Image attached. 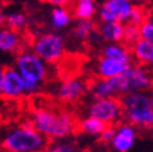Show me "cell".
<instances>
[{
	"label": "cell",
	"instance_id": "2",
	"mask_svg": "<svg viewBox=\"0 0 153 152\" xmlns=\"http://www.w3.org/2000/svg\"><path fill=\"white\" fill-rule=\"evenodd\" d=\"M49 140L29 122L6 129L0 135V147L9 152H39L46 150Z\"/></svg>",
	"mask_w": 153,
	"mask_h": 152
},
{
	"label": "cell",
	"instance_id": "14",
	"mask_svg": "<svg viewBox=\"0 0 153 152\" xmlns=\"http://www.w3.org/2000/svg\"><path fill=\"white\" fill-rule=\"evenodd\" d=\"M23 46V37L21 32H17L6 27H0V51L3 52H17Z\"/></svg>",
	"mask_w": 153,
	"mask_h": 152
},
{
	"label": "cell",
	"instance_id": "16",
	"mask_svg": "<svg viewBox=\"0 0 153 152\" xmlns=\"http://www.w3.org/2000/svg\"><path fill=\"white\" fill-rule=\"evenodd\" d=\"M132 57L137 63L145 66H153V43L140 39L130 45Z\"/></svg>",
	"mask_w": 153,
	"mask_h": 152
},
{
	"label": "cell",
	"instance_id": "28",
	"mask_svg": "<svg viewBox=\"0 0 153 152\" xmlns=\"http://www.w3.org/2000/svg\"><path fill=\"white\" fill-rule=\"evenodd\" d=\"M114 133H116V125H106L103 131L100 134L99 139L103 144H109L114 136Z\"/></svg>",
	"mask_w": 153,
	"mask_h": 152
},
{
	"label": "cell",
	"instance_id": "33",
	"mask_svg": "<svg viewBox=\"0 0 153 152\" xmlns=\"http://www.w3.org/2000/svg\"><path fill=\"white\" fill-rule=\"evenodd\" d=\"M140 1H143V0H140Z\"/></svg>",
	"mask_w": 153,
	"mask_h": 152
},
{
	"label": "cell",
	"instance_id": "6",
	"mask_svg": "<svg viewBox=\"0 0 153 152\" xmlns=\"http://www.w3.org/2000/svg\"><path fill=\"white\" fill-rule=\"evenodd\" d=\"M88 116L97 118L107 125H117L123 119V107L119 98H96L86 110Z\"/></svg>",
	"mask_w": 153,
	"mask_h": 152
},
{
	"label": "cell",
	"instance_id": "20",
	"mask_svg": "<svg viewBox=\"0 0 153 152\" xmlns=\"http://www.w3.org/2000/svg\"><path fill=\"white\" fill-rule=\"evenodd\" d=\"M72 20H73V15L69 7H65V6H55L50 17L51 26L56 31L67 28L71 25Z\"/></svg>",
	"mask_w": 153,
	"mask_h": 152
},
{
	"label": "cell",
	"instance_id": "26",
	"mask_svg": "<svg viewBox=\"0 0 153 152\" xmlns=\"http://www.w3.org/2000/svg\"><path fill=\"white\" fill-rule=\"evenodd\" d=\"M147 17V12L143 10V7L140 6H134L129 18H128V22L126 23H131V25H135V26H140L145 18Z\"/></svg>",
	"mask_w": 153,
	"mask_h": 152
},
{
	"label": "cell",
	"instance_id": "8",
	"mask_svg": "<svg viewBox=\"0 0 153 152\" xmlns=\"http://www.w3.org/2000/svg\"><path fill=\"white\" fill-rule=\"evenodd\" d=\"M134 6L135 4L131 0H105L97 7L96 15L100 21L126 23Z\"/></svg>",
	"mask_w": 153,
	"mask_h": 152
},
{
	"label": "cell",
	"instance_id": "30",
	"mask_svg": "<svg viewBox=\"0 0 153 152\" xmlns=\"http://www.w3.org/2000/svg\"><path fill=\"white\" fill-rule=\"evenodd\" d=\"M5 25V13L1 11V9H0V27Z\"/></svg>",
	"mask_w": 153,
	"mask_h": 152
},
{
	"label": "cell",
	"instance_id": "31",
	"mask_svg": "<svg viewBox=\"0 0 153 152\" xmlns=\"http://www.w3.org/2000/svg\"><path fill=\"white\" fill-rule=\"evenodd\" d=\"M148 99H149V104L153 108V86L149 89V92H148Z\"/></svg>",
	"mask_w": 153,
	"mask_h": 152
},
{
	"label": "cell",
	"instance_id": "23",
	"mask_svg": "<svg viewBox=\"0 0 153 152\" xmlns=\"http://www.w3.org/2000/svg\"><path fill=\"white\" fill-rule=\"evenodd\" d=\"M28 25V18L23 12L12 11L5 15V26L15 29L17 32H22Z\"/></svg>",
	"mask_w": 153,
	"mask_h": 152
},
{
	"label": "cell",
	"instance_id": "25",
	"mask_svg": "<svg viewBox=\"0 0 153 152\" xmlns=\"http://www.w3.org/2000/svg\"><path fill=\"white\" fill-rule=\"evenodd\" d=\"M140 39V29L139 26L131 25V23H124V35H123V43L126 45H132L135 42Z\"/></svg>",
	"mask_w": 153,
	"mask_h": 152
},
{
	"label": "cell",
	"instance_id": "10",
	"mask_svg": "<svg viewBox=\"0 0 153 152\" xmlns=\"http://www.w3.org/2000/svg\"><path fill=\"white\" fill-rule=\"evenodd\" d=\"M88 86L89 84L79 77L66 78L57 85L56 98L65 104H74L86 94Z\"/></svg>",
	"mask_w": 153,
	"mask_h": 152
},
{
	"label": "cell",
	"instance_id": "32",
	"mask_svg": "<svg viewBox=\"0 0 153 152\" xmlns=\"http://www.w3.org/2000/svg\"><path fill=\"white\" fill-rule=\"evenodd\" d=\"M3 74H4V67L0 66V90H1V82H3Z\"/></svg>",
	"mask_w": 153,
	"mask_h": 152
},
{
	"label": "cell",
	"instance_id": "7",
	"mask_svg": "<svg viewBox=\"0 0 153 152\" xmlns=\"http://www.w3.org/2000/svg\"><path fill=\"white\" fill-rule=\"evenodd\" d=\"M88 91L94 99L96 98H119L126 92V82L124 74L114 75V77H97L94 79L89 86Z\"/></svg>",
	"mask_w": 153,
	"mask_h": 152
},
{
	"label": "cell",
	"instance_id": "4",
	"mask_svg": "<svg viewBox=\"0 0 153 152\" xmlns=\"http://www.w3.org/2000/svg\"><path fill=\"white\" fill-rule=\"evenodd\" d=\"M13 67L25 79L35 80L43 84L49 78V63L40 59L33 50L21 49L17 51Z\"/></svg>",
	"mask_w": 153,
	"mask_h": 152
},
{
	"label": "cell",
	"instance_id": "13",
	"mask_svg": "<svg viewBox=\"0 0 153 152\" xmlns=\"http://www.w3.org/2000/svg\"><path fill=\"white\" fill-rule=\"evenodd\" d=\"M130 65L131 63L101 55L99 60L96 61V65H95V72H96L97 77H103V78L114 77V75L123 74L129 68Z\"/></svg>",
	"mask_w": 153,
	"mask_h": 152
},
{
	"label": "cell",
	"instance_id": "12",
	"mask_svg": "<svg viewBox=\"0 0 153 152\" xmlns=\"http://www.w3.org/2000/svg\"><path fill=\"white\" fill-rule=\"evenodd\" d=\"M0 95L6 99H18L25 95L23 78L13 66L4 68Z\"/></svg>",
	"mask_w": 153,
	"mask_h": 152
},
{
	"label": "cell",
	"instance_id": "9",
	"mask_svg": "<svg viewBox=\"0 0 153 152\" xmlns=\"http://www.w3.org/2000/svg\"><path fill=\"white\" fill-rule=\"evenodd\" d=\"M123 74L126 82V92L148 91L153 86V75L145 65L132 62Z\"/></svg>",
	"mask_w": 153,
	"mask_h": 152
},
{
	"label": "cell",
	"instance_id": "15",
	"mask_svg": "<svg viewBox=\"0 0 153 152\" xmlns=\"http://www.w3.org/2000/svg\"><path fill=\"white\" fill-rule=\"evenodd\" d=\"M96 32L101 37V39L106 43H119L123 42L124 35V23L112 22V21H100V25L96 26Z\"/></svg>",
	"mask_w": 153,
	"mask_h": 152
},
{
	"label": "cell",
	"instance_id": "29",
	"mask_svg": "<svg viewBox=\"0 0 153 152\" xmlns=\"http://www.w3.org/2000/svg\"><path fill=\"white\" fill-rule=\"evenodd\" d=\"M44 3L50 4L52 6H65V7H69L73 0H43Z\"/></svg>",
	"mask_w": 153,
	"mask_h": 152
},
{
	"label": "cell",
	"instance_id": "27",
	"mask_svg": "<svg viewBox=\"0 0 153 152\" xmlns=\"http://www.w3.org/2000/svg\"><path fill=\"white\" fill-rule=\"evenodd\" d=\"M42 83H38L35 80L25 79L23 78V88H25V95H34L39 92L42 89Z\"/></svg>",
	"mask_w": 153,
	"mask_h": 152
},
{
	"label": "cell",
	"instance_id": "19",
	"mask_svg": "<svg viewBox=\"0 0 153 152\" xmlns=\"http://www.w3.org/2000/svg\"><path fill=\"white\" fill-rule=\"evenodd\" d=\"M106 123L101 122L97 118H94V117H85L83 118L79 123H76V129H78L82 134L92 136V138H99L100 134L103 131V129L106 128Z\"/></svg>",
	"mask_w": 153,
	"mask_h": 152
},
{
	"label": "cell",
	"instance_id": "21",
	"mask_svg": "<svg viewBox=\"0 0 153 152\" xmlns=\"http://www.w3.org/2000/svg\"><path fill=\"white\" fill-rule=\"evenodd\" d=\"M46 150L55 151V152H73L78 150V147H76V144L73 140L72 135H69V136H65L60 139L49 140Z\"/></svg>",
	"mask_w": 153,
	"mask_h": 152
},
{
	"label": "cell",
	"instance_id": "22",
	"mask_svg": "<svg viewBox=\"0 0 153 152\" xmlns=\"http://www.w3.org/2000/svg\"><path fill=\"white\" fill-rule=\"evenodd\" d=\"M95 32H96V23L92 21V18L91 20H78L73 29L75 38L79 40L89 39L94 35Z\"/></svg>",
	"mask_w": 153,
	"mask_h": 152
},
{
	"label": "cell",
	"instance_id": "1",
	"mask_svg": "<svg viewBox=\"0 0 153 152\" xmlns=\"http://www.w3.org/2000/svg\"><path fill=\"white\" fill-rule=\"evenodd\" d=\"M29 123L48 140L73 135L76 130V121L68 111L45 106L32 110Z\"/></svg>",
	"mask_w": 153,
	"mask_h": 152
},
{
	"label": "cell",
	"instance_id": "11",
	"mask_svg": "<svg viewBox=\"0 0 153 152\" xmlns=\"http://www.w3.org/2000/svg\"><path fill=\"white\" fill-rule=\"evenodd\" d=\"M137 136V128L128 122H119L116 127V133L112 141L108 144L112 150L117 152H128L130 151Z\"/></svg>",
	"mask_w": 153,
	"mask_h": 152
},
{
	"label": "cell",
	"instance_id": "3",
	"mask_svg": "<svg viewBox=\"0 0 153 152\" xmlns=\"http://www.w3.org/2000/svg\"><path fill=\"white\" fill-rule=\"evenodd\" d=\"M125 122L141 129L153 128V108L147 91H129L119 96Z\"/></svg>",
	"mask_w": 153,
	"mask_h": 152
},
{
	"label": "cell",
	"instance_id": "17",
	"mask_svg": "<svg viewBox=\"0 0 153 152\" xmlns=\"http://www.w3.org/2000/svg\"><path fill=\"white\" fill-rule=\"evenodd\" d=\"M69 10L75 20H91L97 13L95 0H73Z\"/></svg>",
	"mask_w": 153,
	"mask_h": 152
},
{
	"label": "cell",
	"instance_id": "5",
	"mask_svg": "<svg viewBox=\"0 0 153 152\" xmlns=\"http://www.w3.org/2000/svg\"><path fill=\"white\" fill-rule=\"evenodd\" d=\"M32 50L46 63L53 65L61 61L66 54L65 39L59 33H45L34 39Z\"/></svg>",
	"mask_w": 153,
	"mask_h": 152
},
{
	"label": "cell",
	"instance_id": "24",
	"mask_svg": "<svg viewBox=\"0 0 153 152\" xmlns=\"http://www.w3.org/2000/svg\"><path fill=\"white\" fill-rule=\"evenodd\" d=\"M140 38L147 42L153 43V12H149L145 21L139 26Z\"/></svg>",
	"mask_w": 153,
	"mask_h": 152
},
{
	"label": "cell",
	"instance_id": "18",
	"mask_svg": "<svg viewBox=\"0 0 153 152\" xmlns=\"http://www.w3.org/2000/svg\"><path fill=\"white\" fill-rule=\"evenodd\" d=\"M101 55L103 56H108V57H113L117 59L128 63H132L134 62V57L131 54V49L129 45H126L123 42L119 43H107L102 50H101Z\"/></svg>",
	"mask_w": 153,
	"mask_h": 152
}]
</instances>
